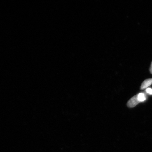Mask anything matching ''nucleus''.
I'll return each instance as SVG.
<instances>
[{
  "mask_svg": "<svg viewBox=\"0 0 152 152\" xmlns=\"http://www.w3.org/2000/svg\"><path fill=\"white\" fill-rule=\"evenodd\" d=\"M140 103L138 99L137 95L132 97L127 103V106L129 108H133Z\"/></svg>",
  "mask_w": 152,
  "mask_h": 152,
  "instance_id": "1",
  "label": "nucleus"
},
{
  "mask_svg": "<svg viewBox=\"0 0 152 152\" xmlns=\"http://www.w3.org/2000/svg\"><path fill=\"white\" fill-rule=\"evenodd\" d=\"M152 84V78L146 79L143 82L142 84H141V90H144V89L146 88Z\"/></svg>",
  "mask_w": 152,
  "mask_h": 152,
  "instance_id": "2",
  "label": "nucleus"
},
{
  "mask_svg": "<svg viewBox=\"0 0 152 152\" xmlns=\"http://www.w3.org/2000/svg\"><path fill=\"white\" fill-rule=\"evenodd\" d=\"M138 100L140 102H143L146 100V96L143 93H140L137 94Z\"/></svg>",
  "mask_w": 152,
  "mask_h": 152,
  "instance_id": "3",
  "label": "nucleus"
},
{
  "mask_svg": "<svg viewBox=\"0 0 152 152\" xmlns=\"http://www.w3.org/2000/svg\"><path fill=\"white\" fill-rule=\"evenodd\" d=\"M146 91L148 93L152 95V89L150 88H148L146 89Z\"/></svg>",
  "mask_w": 152,
  "mask_h": 152,
  "instance_id": "4",
  "label": "nucleus"
},
{
  "mask_svg": "<svg viewBox=\"0 0 152 152\" xmlns=\"http://www.w3.org/2000/svg\"><path fill=\"white\" fill-rule=\"evenodd\" d=\"M150 73H151V74H152V62L151 64V66H150Z\"/></svg>",
  "mask_w": 152,
  "mask_h": 152,
  "instance_id": "5",
  "label": "nucleus"
}]
</instances>
